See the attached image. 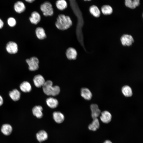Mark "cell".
<instances>
[{
	"label": "cell",
	"mask_w": 143,
	"mask_h": 143,
	"mask_svg": "<svg viewBox=\"0 0 143 143\" xmlns=\"http://www.w3.org/2000/svg\"><path fill=\"white\" fill-rule=\"evenodd\" d=\"M72 24V21L70 17L63 14L58 16L55 23L57 28L61 30L67 29L71 26Z\"/></svg>",
	"instance_id": "obj_1"
},
{
	"label": "cell",
	"mask_w": 143,
	"mask_h": 143,
	"mask_svg": "<svg viewBox=\"0 0 143 143\" xmlns=\"http://www.w3.org/2000/svg\"><path fill=\"white\" fill-rule=\"evenodd\" d=\"M42 88L44 92L47 95L55 96L58 95L60 91L59 87L57 86H53L52 82L50 80L45 81Z\"/></svg>",
	"instance_id": "obj_2"
},
{
	"label": "cell",
	"mask_w": 143,
	"mask_h": 143,
	"mask_svg": "<svg viewBox=\"0 0 143 143\" xmlns=\"http://www.w3.org/2000/svg\"><path fill=\"white\" fill-rule=\"evenodd\" d=\"M26 61L29 66V69L31 71H34L38 69L39 68V60L35 57L27 59Z\"/></svg>",
	"instance_id": "obj_3"
},
{
	"label": "cell",
	"mask_w": 143,
	"mask_h": 143,
	"mask_svg": "<svg viewBox=\"0 0 143 143\" xmlns=\"http://www.w3.org/2000/svg\"><path fill=\"white\" fill-rule=\"evenodd\" d=\"M40 8L45 16H51L53 14V11L52 5L49 2H45L41 6Z\"/></svg>",
	"instance_id": "obj_4"
},
{
	"label": "cell",
	"mask_w": 143,
	"mask_h": 143,
	"mask_svg": "<svg viewBox=\"0 0 143 143\" xmlns=\"http://www.w3.org/2000/svg\"><path fill=\"white\" fill-rule=\"evenodd\" d=\"M6 49L7 51L10 54H15L18 51V46L16 43L10 41L8 42L6 44Z\"/></svg>",
	"instance_id": "obj_5"
},
{
	"label": "cell",
	"mask_w": 143,
	"mask_h": 143,
	"mask_svg": "<svg viewBox=\"0 0 143 143\" xmlns=\"http://www.w3.org/2000/svg\"><path fill=\"white\" fill-rule=\"evenodd\" d=\"M120 40L122 44L124 46H130L134 42L133 37L131 35L124 34L121 37Z\"/></svg>",
	"instance_id": "obj_6"
},
{
	"label": "cell",
	"mask_w": 143,
	"mask_h": 143,
	"mask_svg": "<svg viewBox=\"0 0 143 143\" xmlns=\"http://www.w3.org/2000/svg\"><path fill=\"white\" fill-rule=\"evenodd\" d=\"M33 81L34 85L37 87L42 86L45 82L44 78L40 74L35 75L33 79Z\"/></svg>",
	"instance_id": "obj_7"
},
{
	"label": "cell",
	"mask_w": 143,
	"mask_h": 143,
	"mask_svg": "<svg viewBox=\"0 0 143 143\" xmlns=\"http://www.w3.org/2000/svg\"><path fill=\"white\" fill-rule=\"evenodd\" d=\"M90 109L92 118L93 119L97 118L101 113L98 105L96 104H92L90 105Z\"/></svg>",
	"instance_id": "obj_8"
},
{
	"label": "cell",
	"mask_w": 143,
	"mask_h": 143,
	"mask_svg": "<svg viewBox=\"0 0 143 143\" xmlns=\"http://www.w3.org/2000/svg\"><path fill=\"white\" fill-rule=\"evenodd\" d=\"M100 120L104 123H107L111 120L112 116L111 113L107 111H104L101 113Z\"/></svg>",
	"instance_id": "obj_9"
},
{
	"label": "cell",
	"mask_w": 143,
	"mask_h": 143,
	"mask_svg": "<svg viewBox=\"0 0 143 143\" xmlns=\"http://www.w3.org/2000/svg\"><path fill=\"white\" fill-rule=\"evenodd\" d=\"M125 6L131 9H134L140 4V0H125Z\"/></svg>",
	"instance_id": "obj_10"
},
{
	"label": "cell",
	"mask_w": 143,
	"mask_h": 143,
	"mask_svg": "<svg viewBox=\"0 0 143 143\" xmlns=\"http://www.w3.org/2000/svg\"><path fill=\"white\" fill-rule=\"evenodd\" d=\"M66 55L67 58L69 60H75L77 56L76 50L73 48L70 47L66 50Z\"/></svg>",
	"instance_id": "obj_11"
},
{
	"label": "cell",
	"mask_w": 143,
	"mask_h": 143,
	"mask_svg": "<svg viewBox=\"0 0 143 143\" xmlns=\"http://www.w3.org/2000/svg\"><path fill=\"white\" fill-rule=\"evenodd\" d=\"M42 110L43 108L41 106H35L33 108L32 112L34 116L37 118H40L43 116Z\"/></svg>",
	"instance_id": "obj_12"
},
{
	"label": "cell",
	"mask_w": 143,
	"mask_h": 143,
	"mask_svg": "<svg viewBox=\"0 0 143 143\" xmlns=\"http://www.w3.org/2000/svg\"><path fill=\"white\" fill-rule=\"evenodd\" d=\"M29 19L32 24H37L40 21L41 16L38 12L34 11L32 13L31 16L29 18Z\"/></svg>",
	"instance_id": "obj_13"
},
{
	"label": "cell",
	"mask_w": 143,
	"mask_h": 143,
	"mask_svg": "<svg viewBox=\"0 0 143 143\" xmlns=\"http://www.w3.org/2000/svg\"><path fill=\"white\" fill-rule=\"evenodd\" d=\"M81 95L86 100H90L92 97V94L90 90L86 88H82L81 90Z\"/></svg>",
	"instance_id": "obj_14"
},
{
	"label": "cell",
	"mask_w": 143,
	"mask_h": 143,
	"mask_svg": "<svg viewBox=\"0 0 143 143\" xmlns=\"http://www.w3.org/2000/svg\"><path fill=\"white\" fill-rule=\"evenodd\" d=\"M53 117L55 121L58 123H62L65 119L64 115L59 111H55L53 113Z\"/></svg>",
	"instance_id": "obj_15"
},
{
	"label": "cell",
	"mask_w": 143,
	"mask_h": 143,
	"mask_svg": "<svg viewBox=\"0 0 143 143\" xmlns=\"http://www.w3.org/2000/svg\"><path fill=\"white\" fill-rule=\"evenodd\" d=\"M36 137L39 142H42L47 139L48 135L45 131L41 130L37 133L36 134Z\"/></svg>",
	"instance_id": "obj_16"
},
{
	"label": "cell",
	"mask_w": 143,
	"mask_h": 143,
	"mask_svg": "<svg viewBox=\"0 0 143 143\" xmlns=\"http://www.w3.org/2000/svg\"><path fill=\"white\" fill-rule=\"evenodd\" d=\"M46 103L47 105L51 108H55L58 105V102L57 99L52 97H49L46 100Z\"/></svg>",
	"instance_id": "obj_17"
},
{
	"label": "cell",
	"mask_w": 143,
	"mask_h": 143,
	"mask_svg": "<svg viewBox=\"0 0 143 143\" xmlns=\"http://www.w3.org/2000/svg\"><path fill=\"white\" fill-rule=\"evenodd\" d=\"M1 131L5 135L8 136L11 133L12 128L11 126L9 124H3L1 128Z\"/></svg>",
	"instance_id": "obj_18"
},
{
	"label": "cell",
	"mask_w": 143,
	"mask_h": 143,
	"mask_svg": "<svg viewBox=\"0 0 143 143\" xmlns=\"http://www.w3.org/2000/svg\"><path fill=\"white\" fill-rule=\"evenodd\" d=\"M14 8L17 12L21 13L25 10V5L22 2L19 1L15 3Z\"/></svg>",
	"instance_id": "obj_19"
},
{
	"label": "cell",
	"mask_w": 143,
	"mask_h": 143,
	"mask_svg": "<svg viewBox=\"0 0 143 143\" xmlns=\"http://www.w3.org/2000/svg\"><path fill=\"white\" fill-rule=\"evenodd\" d=\"M20 88L21 90L24 92H28L32 90V87L30 83L27 81H24L20 84Z\"/></svg>",
	"instance_id": "obj_20"
},
{
	"label": "cell",
	"mask_w": 143,
	"mask_h": 143,
	"mask_svg": "<svg viewBox=\"0 0 143 143\" xmlns=\"http://www.w3.org/2000/svg\"><path fill=\"white\" fill-rule=\"evenodd\" d=\"M35 34L37 38L39 39H43L46 37V35L44 29L41 27L36 28L35 31Z\"/></svg>",
	"instance_id": "obj_21"
},
{
	"label": "cell",
	"mask_w": 143,
	"mask_h": 143,
	"mask_svg": "<svg viewBox=\"0 0 143 143\" xmlns=\"http://www.w3.org/2000/svg\"><path fill=\"white\" fill-rule=\"evenodd\" d=\"M91 14L96 17H98L100 15L101 12L98 7L96 5H92L89 8Z\"/></svg>",
	"instance_id": "obj_22"
},
{
	"label": "cell",
	"mask_w": 143,
	"mask_h": 143,
	"mask_svg": "<svg viewBox=\"0 0 143 143\" xmlns=\"http://www.w3.org/2000/svg\"><path fill=\"white\" fill-rule=\"evenodd\" d=\"M20 92L16 89L10 91L9 93L10 98L14 101H17L20 99Z\"/></svg>",
	"instance_id": "obj_23"
},
{
	"label": "cell",
	"mask_w": 143,
	"mask_h": 143,
	"mask_svg": "<svg viewBox=\"0 0 143 143\" xmlns=\"http://www.w3.org/2000/svg\"><path fill=\"white\" fill-rule=\"evenodd\" d=\"M122 92L123 95L126 97H130L132 95V90L131 87L125 85L122 88Z\"/></svg>",
	"instance_id": "obj_24"
},
{
	"label": "cell",
	"mask_w": 143,
	"mask_h": 143,
	"mask_svg": "<svg viewBox=\"0 0 143 143\" xmlns=\"http://www.w3.org/2000/svg\"><path fill=\"white\" fill-rule=\"evenodd\" d=\"M101 11L105 15H109L112 14L113 9L109 5H104L101 7Z\"/></svg>",
	"instance_id": "obj_25"
},
{
	"label": "cell",
	"mask_w": 143,
	"mask_h": 143,
	"mask_svg": "<svg viewBox=\"0 0 143 143\" xmlns=\"http://www.w3.org/2000/svg\"><path fill=\"white\" fill-rule=\"evenodd\" d=\"M99 120L97 118L93 119L92 123L88 126V128L90 130L95 131L99 128Z\"/></svg>",
	"instance_id": "obj_26"
},
{
	"label": "cell",
	"mask_w": 143,
	"mask_h": 143,
	"mask_svg": "<svg viewBox=\"0 0 143 143\" xmlns=\"http://www.w3.org/2000/svg\"><path fill=\"white\" fill-rule=\"evenodd\" d=\"M56 5L59 10H63L67 7V3L65 0H58L56 2Z\"/></svg>",
	"instance_id": "obj_27"
},
{
	"label": "cell",
	"mask_w": 143,
	"mask_h": 143,
	"mask_svg": "<svg viewBox=\"0 0 143 143\" xmlns=\"http://www.w3.org/2000/svg\"><path fill=\"white\" fill-rule=\"evenodd\" d=\"M7 23L8 25L11 27L15 26L16 24V20L12 17L9 18L7 19Z\"/></svg>",
	"instance_id": "obj_28"
},
{
	"label": "cell",
	"mask_w": 143,
	"mask_h": 143,
	"mask_svg": "<svg viewBox=\"0 0 143 143\" xmlns=\"http://www.w3.org/2000/svg\"><path fill=\"white\" fill-rule=\"evenodd\" d=\"M4 23L3 21L0 18V29L3 28L4 26Z\"/></svg>",
	"instance_id": "obj_29"
},
{
	"label": "cell",
	"mask_w": 143,
	"mask_h": 143,
	"mask_svg": "<svg viewBox=\"0 0 143 143\" xmlns=\"http://www.w3.org/2000/svg\"><path fill=\"white\" fill-rule=\"evenodd\" d=\"M3 99L2 97L0 95V106L3 104Z\"/></svg>",
	"instance_id": "obj_30"
},
{
	"label": "cell",
	"mask_w": 143,
	"mask_h": 143,
	"mask_svg": "<svg viewBox=\"0 0 143 143\" xmlns=\"http://www.w3.org/2000/svg\"><path fill=\"white\" fill-rule=\"evenodd\" d=\"M103 143H112L111 141L109 140L105 141Z\"/></svg>",
	"instance_id": "obj_31"
},
{
	"label": "cell",
	"mask_w": 143,
	"mask_h": 143,
	"mask_svg": "<svg viewBox=\"0 0 143 143\" xmlns=\"http://www.w3.org/2000/svg\"><path fill=\"white\" fill-rule=\"evenodd\" d=\"M26 2H29L32 3L35 0H25Z\"/></svg>",
	"instance_id": "obj_32"
},
{
	"label": "cell",
	"mask_w": 143,
	"mask_h": 143,
	"mask_svg": "<svg viewBox=\"0 0 143 143\" xmlns=\"http://www.w3.org/2000/svg\"><path fill=\"white\" fill-rule=\"evenodd\" d=\"M84 0L86 1H91V0Z\"/></svg>",
	"instance_id": "obj_33"
}]
</instances>
